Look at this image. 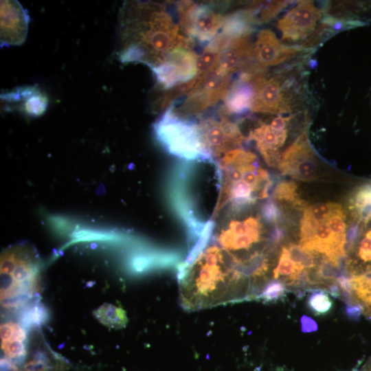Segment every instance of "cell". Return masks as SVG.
Returning a JSON list of instances; mask_svg holds the SVG:
<instances>
[{
    "instance_id": "1",
    "label": "cell",
    "mask_w": 371,
    "mask_h": 371,
    "mask_svg": "<svg viewBox=\"0 0 371 371\" xmlns=\"http://www.w3.org/2000/svg\"><path fill=\"white\" fill-rule=\"evenodd\" d=\"M122 63H141L150 69L160 64L168 52L192 45L166 4L130 1L122 8L120 18Z\"/></svg>"
},
{
    "instance_id": "2",
    "label": "cell",
    "mask_w": 371,
    "mask_h": 371,
    "mask_svg": "<svg viewBox=\"0 0 371 371\" xmlns=\"http://www.w3.org/2000/svg\"><path fill=\"white\" fill-rule=\"evenodd\" d=\"M183 271L181 301L186 308H202L240 300L242 297L249 300L250 280L212 240H210Z\"/></svg>"
},
{
    "instance_id": "3",
    "label": "cell",
    "mask_w": 371,
    "mask_h": 371,
    "mask_svg": "<svg viewBox=\"0 0 371 371\" xmlns=\"http://www.w3.org/2000/svg\"><path fill=\"white\" fill-rule=\"evenodd\" d=\"M41 265L35 250L20 244L8 248L1 256V301L3 307L23 304L39 289Z\"/></svg>"
},
{
    "instance_id": "4",
    "label": "cell",
    "mask_w": 371,
    "mask_h": 371,
    "mask_svg": "<svg viewBox=\"0 0 371 371\" xmlns=\"http://www.w3.org/2000/svg\"><path fill=\"white\" fill-rule=\"evenodd\" d=\"M153 131L170 154L187 161L212 159L203 143L198 124L177 115L172 104L154 123Z\"/></svg>"
},
{
    "instance_id": "5",
    "label": "cell",
    "mask_w": 371,
    "mask_h": 371,
    "mask_svg": "<svg viewBox=\"0 0 371 371\" xmlns=\"http://www.w3.org/2000/svg\"><path fill=\"white\" fill-rule=\"evenodd\" d=\"M179 23L184 34L192 41L210 43L221 29L225 17L224 7L214 3H176Z\"/></svg>"
},
{
    "instance_id": "6",
    "label": "cell",
    "mask_w": 371,
    "mask_h": 371,
    "mask_svg": "<svg viewBox=\"0 0 371 371\" xmlns=\"http://www.w3.org/2000/svg\"><path fill=\"white\" fill-rule=\"evenodd\" d=\"M197 77L180 108L175 109L173 105L174 111L181 117L189 119L190 116L201 115L224 100L232 82V75L218 66Z\"/></svg>"
},
{
    "instance_id": "7",
    "label": "cell",
    "mask_w": 371,
    "mask_h": 371,
    "mask_svg": "<svg viewBox=\"0 0 371 371\" xmlns=\"http://www.w3.org/2000/svg\"><path fill=\"white\" fill-rule=\"evenodd\" d=\"M255 98L251 111L255 113L282 114L293 107V95L288 89L284 76L276 74L269 78L264 71L254 75Z\"/></svg>"
},
{
    "instance_id": "8",
    "label": "cell",
    "mask_w": 371,
    "mask_h": 371,
    "mask_svg": "<svg viewBox=\"0 0 371 371\" xmlns=\"http://www.w3.org/2000/svg\"><path fill=\"white\" fill-rule=\"evenodd\" d=\"M227 117L218 113L217 116L203 118L198 124L203 143L214 160L239 148L245 139L238 124Z\"/></svg>"
},
{
    "instance_id": "9",
    "label": "cell",
    "mask_w": 371,
    "mask_h": 371,
    "mask_svg": "<svg viewBox=\"0 0 371 371\" xmlns=\"http://www.w3.org/2000/svg\"><path fill=\"white\" fill-rule=\"evenodd\" d=\"M191 46L175 48L160 64L151 68L159 89L169 90L197 76V54Z\"/></svg>"
},
{
    "instance_id": "10",
    "label": "cell",
    "mask_w": 371,
    "mask_h": 371,
    "mask_svg": "<svg viewBox=\"0 0 371 371\" xmlns=\"http://www.w3.org/2000/svg\"><path fill=\"white\" fill-rule=\"evenodd\" d=\"M322 10L312 1H300L276 23L282 39L286 42H300L313 35Z\"/></svg>"
},
{
    "instance_id": "11",
    "label": "cell",
    "mask_w": 371,
    "mask_h": 371,
    "mask_svg": "<svg viewBox=\"0 0 371 371\" xmlns=\"http://www.w3.org/2000/svg\"><path fill=\"white\" fill-rule=\"evenodd\" d=\"M279 170L283 175L304 181L317 178V159L308 139L302 133L281 155Z\"/></svg>"
},
{
    "instance_id": "12",
    "label": "cell",
    "mask_w": 371,
    "mask_h": 371,
    "mask_svg": "<svg viewBox=\"0 0 371 371\" xmlns=\"http://www.w3.org/2000/svg\"><path fill=\"white\" fill-rule=\"evenodd\" d=\"M302 49L282 43L269 29L260 31L253 43V62L255 68L261 71L295 57Z\"/></svg>"
},
{
    "instance_id": "13",
    "label": "cell",
    "mask_w": 371,
    "mask_h": 371,
    "mask_svg": "<svg viewBox=\"0 0 371 371\" xmlns=\"http://www.w3.org/2000/svg\"><path fill=\"white\" fill-rule=\"evenodd\" d=\"M29 21L27 11L17 1H1V45L22 44Z\"/></svg>"
},
{
    "instance_id": "14",
    "label": "cell",
    "mask_w": 371,
    "mask_h": 371,
    "mask_svg": "<svg viewBox=\"0 0 371 371\" xmlns=\"http://www.w3.org/2000/svg\"><path fill=\"white\" fill-rule=\"evenodd\" d=\"M258 7L259 3H254L246 8L227 14L221 29L213 39L214 42L223 48L232 40L249 36L254 26L260 24Z\"/></svg>"
},
{
    "instance_id": "15",
    "label": "cell",
    "mask_w": 371,
    "mask_h": 371,
    "mask_svg": "<svg viewBox=\"0 0 371 371\" xmlns=\"http://www.w3.org/2000/svg\"><path fill=\"white\" fill-rule=\"evenodd\" d=\"M255 72H241L236 80H232L220 113L227 116L231 114L240 115L251 110L255 98Z\"/></svg>"
},
{
    "instance_id": "16",
    "label": "cell",
    "mask_w": 371,
    "mask_h": 371,
    "mask_svg": "<svg viewBox=\"0 0 371 371\" xmlns=\"http://www.w3.org/2000/svg\"><path fill=\"white\" fill-rule=\"evenodd\" d=\"M217 66L232 75L254 70L249 36L229 41L220 51Z\"/></svg>"
},
{
    "instance_id": "17",
    "label": "cell",
    "mask_w": 371,
    "mask_h": 371,
    "mask_svg": "<svg viewBox=\"0 0 371 371\" xmlns=\"http://www.w3.org/2000/svg\"><path fill=\"white\" fill-rule=\"evenodd\" d=\"M287 137V128L278 130L270 124L260 122L250 131L247 139L256 143V148L266 163L278 168L281 155L280 148L283 146Z\"/></svg>"
},
{
    "instance_id": "18",
    "label": "cell",
    "mask_w": 371,
    "mask_h": 371,
    "mask_svg": "<svg viewBox=\"0 0 371 371\" xmlns=\"http://www.w3.org/2000/svg\"><path fill=\"white\" fill-rule=\"evenodd\" d=\"M1 99L7 103L6 106L16 109L31 116L41 115L47 105L46 95L32 86L18 87L2 94Z\"/></svg>"
},
{
    "instance_id": "19",
    "label": "cell",
    "mask_w": 371,
    "mask_h": 371,
    "mask_svg": "<svg viewBox=\"0 0 371 371\" xmlns=\"http://www.w3.org/2000/svg\"><path fill=\"white\" fill-rule=\"evenodd\" d=\"M93 315L100 323L109 328H122L128 322L125 311L111 304H103L93 312Z\"/></svg>"
},
{
    "instance_id": "20",
    "label": "cell",
    "mask_w": 371,
    "mask_h": 371,
    "mask_svg": "<svg viewBox=\"0 0 371 371\" xmlns=\"http://www.w3.org/2000/svg\"><path fill=\"white\" fill-rule=\"evenodd\" d=\"M303 270L291 258L288 248L282 247L278 264L273 271L274 278L286 276L287 285L292 286Z\"/></svg>"
},
{
    "instance_id": "21",
    "label": "cell",
    "mask_w": 371,
    "mask_h": 371,
    "mask_svg": "<svg viewBox=\"0 0 371 371\" xmlns=\"http://www.w3.org/2000/svg\"><path fill=\"white\" fill-rule=\"evenodd\" d=\"M333 301L326 291L314 290L307 300V306L315 315H324L333 308Z\"/></svg>"
},
{
    "instance_id": "22",
    "label": "cell",
    "mask_w": 371,
    "mask_h": 371,
    "mask_svg": "<svg viewBox=\"0 0 371 371\" xmlns=\"http://www.w3.org/2000/svg\"><path fill=\"white\" fill-rule=\"evenodd\" d=\"M273 200L276 202L291 203L295 205L303 206V202L297 193V186L293 181H282L274 189Z\"/></svg>"
},
{
    "instance_id": "23",
    "label": "cell",
    "mask_w": 371,
    "mask_h": 371,
    "mask_svg": "<svg viewBox=\"0 0 371 371\" xmlns=\"http://www.w3.org/2000/svg\"><path fill=\"white\" fill-rule=\"evenodd\" d=\"M220 51L210 43L197 55L196 70L197 76H202L217 66Z\"/></svg>"
},
{
    "instance_id": "24",
    "label": "cell",
    "mask_w": 371,
    "mask_h": 371,
    "mask_svg": "<svg viewBox=\"0 0 371 371\" xmlns=\"http://www.w3.org/2000/svg\"><path fill=\"white\" fill-rule=\"evenodd\" d=\"M312 218L318 223L325 222L330 216L341 210V206L334 203H319L306 207Z\"/></svg>"
},
{
    "instance_id": "25",
    "label": "cell",
    "mask_w": 371,
    "mask_h": 371,
    "mask_svg": "<svg viewBox=\"0 0 371 371\" xmlns=\"http://www.w3.org/2000/svg\"><path fill=\"white\" fill-rule=\"evenodd\" d=\"M291 3V1H285L259 3L258 16L260 24L267 23L273 19Z\"/></svg>"
},
{
    "instance_id": "26",
    "label": "cell",
    "mask_w": 371,
    "mask_h": 371,
    "mask_svg": "<svg viewBox=\"0 0 371 371\" xmlns=\"http://www.w3.org/2000/svg\"><path fill=\"white\" fill-rule=\"evenodd\" d=\"M286 285L280 280H274L267 283L258 299L265 302H276L286 295Z\"/></svg>"
},
{
    "instance_id": "27",
    "label": "cell",
    "mask_w": 371,
    "mask_h": 371,
    "mask_svg": "<svg viewBox=\"0 0 371 371\" xmlns=\"http://www.w3.org/2000/svg\"><path fill=\"white\" fill-rule=\"evenodd\" d=\"M288 250L291 258L303 269H311L314 268L315 261L310 251L294 244H291Z\"/></svg>"
},
{
    "instance_id": "28",
    "label": "cell",
    "mask_w": 371,
    "mask_h": 371,
    "mask_svg": "<svg viewBox=\"0 0 371 371\" xmlns=\"http://www.w3.org/2000/svg\"><path fill=\"white\" fill-rule=\"evenodd\" d=\"M345 219L346 216L341 209L333 214L325 221L335 235L339 239L344 240H346V225Z\"/></svg>"
},
{
    "instance_id": "29",
    "label": "cell",
    "mask_w": 371,
    "mask_h": 371,
    "mask_svg": "<svg viewBox=\"0 0 371 371\" xmlns=\"http://www.w3.org/2000/svg\"><path fill=\"white\" fill-rule=\"evenodd\" d=\"M317 271L326 286L327 284L335 281L339 272V268L334 263L326 258L320 263L317 269Z\"/></svg>"
},
{
    "instance_id": "30",
    "label": "cell",
    "mask_w": 371,
    "mask_h": 371,
    "mask_svg": "<svg viewBox=\"0 0 371 371\" xmlns=\"http://www.w3.org/2000/svg\"><path fill=\"white\" fill-rule=\"evenodd\" d=\"M260 212L262 218L267 223H276L280 218V208L273 199L263 204Z\"/></svg>"
},
{
    "instance_id": "31",
    "label": "cell",
    "mask_w": 371,
    "mask_h": 371,
    "mask_svg": "<svg viewBox=\"0 0 371 371\" xmlns=\"http://www.w3.org/2000/svg\"><path fill=\"white\" fill-rule=\"evenodd\" d=\"M350 200L356 205H371V183L359 188Z\"/></svg>"
},
{
    "instance_id": "32",
    "label": "cell",
    "mask_w": 371,
    "mask_h": 371,
    "mask_svg": "<svg viewBox=\"0 0 371 371\" xmlns=\"http://www.w3.org/2000/svg\"><path fill=\"white\" fill-rule=\"evenodd\" d=\"M48 368L45 357H36L26 363L23 371H47Z\"/></svg>"
},
{
    "instance_id": "33",
    "label": "cell",
    "mask_w": 371,
    "mask_h": 371,
    "mask_svg": "<svg viewBox=\"0 0 371 371\" xmlns=\"http://www.w3.org/2000/svg\"><path fill=\"white\" fill-rule=\"evenodd\" d=\"M301 330L303 333H308L317 331L318 326L317 322L311 317L307 315H302L300 319Z\"/></svg>"
},
{
    "instance_id": "34",
    "label": "cell",
    "mask_w": 371,
    "mask_h": 371,
    "mask_svg": "<svg viewBox=\"0 0 371 371\" xmlns=\"http://www.w3.org/2000/svg\"><path fill=\"white\" fill-rule=\"evenodd\" d=\"M345 313L348 318L357 320L363 314V311L359 305H346Z\"/></svg>"
},
{
    "instance_id": "35",
    "label": "cell",
    "mask_w": 371,
    "mask_h": 371,
    "mask_svg": "<svg viewBox=\"0 0 371 371\" xmlns=\"http://www.w3.org/2000/svg\"><path fill=\"white\" fill-rule=\"evenodd\" d=\"M326 291L333 297L340 298L341 289L335 281L326 284Z\"/></svg>"
},
{
    "instance_id": "36",
    "label": "cell",
    "mask_w": 371,
    "mask_h": 371,
    "mask_svg": "<svg viewBox=\"0 0 371 371\" xmlns=\"http://www.w3.org/2000/svg\"><path fill=\"white\" fill-rule=\"evenodd\" d=\"M352 371H371V359L363 365L361 370L355 369Z\"/></svg>"
}]
</instances>
